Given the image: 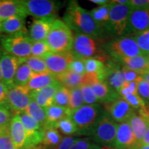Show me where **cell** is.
<instances>
[{"label":"cell","instance_id":"obj_1","mask_svg":"<svg viewBox=\"0 0 149 149\" xmlns=\"http://www.w3.org/2000/svg\"><path fill=\"white\" fill-rule=\"evenodd\" d=\"M63 21L74 33L102 39L106 33L93 19L90 11L80 6L77 1H68Z\"/></svg>","mask_w":149,"mask_h":149},{"label":"cell","instance_id":"obj_2","mask_svg":"<svg viewBox=\"0 0 149 149\" xmlns=\"http://www.w3.org/2000/svg\"><path fill=\"white\" fill-rule=\"evenodd\" d=\"M74 58L86 59L97 58L106 62L103 41L89 35L74 33L71 51Z\"/></svg>","mask_w":149,"mask_h":149},{"label":"cell","instance_id":"obj_3","mask_svg":"<svg viewBox=\"0 0 149 149\" xmlns=\"http://www.w3.org/2000/svg\"><path fill=\"white\" fill-rule=\"evenodd\" d=\"M74 35L64 21L56 19L52 25L46 42L52 53H62L71 51Z\"/></svg>","mask_w":149,"mask_h":149},{"label":"cell","instance_id":"obj_4","mask_svg":"<svg viewBox=\"0 0 149 149\" xmlns=\"http://www.w3.org/2000/svg\"><path fill=\"white\" fill-rule=\"evenodd\" d=\"M103 113L102 108L99 104H84L72 111L70 117L78 128V135H89Z\"/></svg>","mask_w":149,"mask_h":149},{"label":"cell","instance_id":"obj_5","mask_svg":"<svg viewBox=\"0 0 149 149\" xmlns=\"http://www.w3.org/2000/svg\"><path fill=\"white\" fill-rule=\"evenodd\" d=\"M0 44L5 52L18 58L26 59L31 56L33 41L28 32L3 35L0 37Z\"/></svg>","mask_w":149,"mask_h":149},{"label":"cell","instance_id":"obj_6","mask_svg":"<svg viewBox=\"0 0 149 149\" xmlns=\"http://www.w3.org/2000/svg\"><path fill=\"white\" fill-rule=\"evenodd\" d=\"M104 50L113 60L141 55V51L133 37H117L104 44Z\"/></svg>","mask_w":149,"mask_h":149},{"label":"cell","instance_id":"obj_7","mask_svg":"<svg viewBox=\"0 0 149 149\" xmlns=\"http://www.w3.org/2000/svg\"><path fill=\"white\" fill-rule=\"evenodd\" d=\"M118 124L113 120L107 113H104L93 126L89 135L93 141L100 146L112 147L114 143Z\"/></svg>","mask_w":149,"mask_h":149},{"label":"cell","instance_id":"obj_8","mask_svg":"<svg viewBox=\"0 0 149 149\" xmlns=\"http://www.w3.org/2000/svg\"><path fill=\"white\" fill-rule=\"evenodd\" d=\"M26 16L34 19L55 18L62 2L53 0H19Z\"/></svg>","mask_w":149,"mask_h":149},{"label":"cell","instance_id":"obj_9","mask_svg":"<svg viewBox=\"0 0 149 149\" xmlns=\"http://www.w3.org/2000/svg\"><path fill=\"white\" fill-rule=\"evenodd\" d=\"M132 8L129 4L110 3L109 22L107 33L122 37L127 26Z\"/></svg>","mask_w":149,"mask_h":149},{"label":"cell","instance_id":"obj_10","mask_svg":"<svg viewBox=\"0 0 149 149\" xmlns=\"http://www.w3.org/2000/svg\"><path fill=\"white\" fill-rule=\"evenodd\" d=\"M31 94L27 86L13 85L8 88L6 105L14 114L25 111L33 100Z\"/></svg>","mask_w":149,"mask_h":149},{"label":"cell","instance_id":"obj_11","mask_svg":"<svg viewBox=\"0 0 149 149\" xmlns=\"http://www.w3.org/2000/svg\"><path fill=\"white\" fill-rule=\"evenodd\" d=\"M148 29H149V8H133L123 36H130Z\"/></svg>","mask_w":149,"mask_h":149},{"label":"cell","instance_id":"obj_12","mask_svg":"<svg viewBox=\"0 0 149 149\" xmlns=\"http://www.w3.org/2000/svg\"><path fill=\"white\" fill-rule=\"evenodd\" d=\"M23 63V59L10 55L5 51L0 52V65H1L2 82L10 88L13 85L15 75L19 66Z\"/></svg>","mask_w":149,"mask_h":149},{"label":"cell","instance_id":"obj_13","mask_svg":"<svg viewBox=\"0 0 149 149\" xmlns=\"http://www.w3.org/2000/svg\"><path fill=\"white\" fill-rule=\"evenodd\" d=\"M107 113L115 122H128L132 115L136 111L126 100L120 97L109 103L104 104Z\"/></svg>","mask_w":149,"mask_h":149},{"label":"cell","instance_id":"obj_14","mask_svg":"<svg viewBox=\"0 0 149 149\" xmlns=\"http://www.w3.org/2000/svg\"><path fill=\"white\" fill-rule=\"evenodd\" d=\"M48 69L56 76L68 70L70 63L74 59L71 52L56 53L51 52L44 57Z\"/></svg>","mask_w":149,"mask_h":149},{"label":"cell","instance_id":"obj_15","mask_svg":"<svg viewBox=\"0 0 149 149\" xmlns=\"http://www.w3.org/2000/svg\"><path fill=\"white\" fill-rule=\"evenodd\" d=\"M135 135L137 146L140 144L149 125V107L136 111L128 120Z\"/></svg>","mask_w":149,"mask_h":149},{"label":"cell","instance_id":"obj_16","mask_svg":"<svg viewBox=\"0 0 149 149\" xmlns=\"http://www.w3.org/2000/svg\"><path fill=\"white\" fill-rule=\"evenodd\" d=\"M137 146V141L129 123L125 122L119 124L112 147L114 149H133Z\"/></svg>","mask_w":149,"mask_h":149},{"label":"cell","instance_id":"obj_17","mask_svg":"<svg viewBox=\"0 0 149 149\" xmlns=\"http://www.w3.org/2000/svg\"><path fill=\"white\" fill-rule=\"evenodd\" d=\"M86 84L90 85L100 103L107 104L120 97L118 93L112 90L104 81L91 79L86 76Z\"/></svg>","mask_w":149,"mask_h":149},{"label":"cell","instance_id":"obj_18","mask_svg":"<svg viewBox=\"0 0 149 149\" xmlns=\"http://www.w3.org/2000/svg\"><path fill=\"white\" fill-rule=\"evenodd\" d=\"M55 19V18L34 19L28 32L33 42L46 41Z\"/></svg>","mask_w":149,"mask_h":149},{"label":"cell","instance_id":"obj_19","mask_svg":"<svg viewBox=\"0 0 149 149\" xmlns=\"http://www.w3.org/2000/svg\"><path fill=\"white\" fill-rule=\"evenodd\" d=\"M108 71L104 81L113 90L118 93L126 82L122 68L120 65L112 59L107 62Z\"/></svg>","mask_w":149,"mask_h":149},{"label":"cell","instance_id":"obj_20","mask_svg":"<svg viewBox=\"0 0 149 149\" xmlns=\"http://www.w3.org/2000/svg\"><path fill=\"white\" fill-rule=\"evenodd\" d=\"M61 86V84L57 81L49 86L40 90L31 91V98L41 107L46 109V108L53 105L56 93Z\"/></svg>","mask_w":149,"mask_h":149},{"label":"cell","instance_id":"obj_21","mask_svg":"<svg viewBox=\"0 0 149 149\" xmlns=\"http://www.w3.org/2000/svg\"><path fill=\"white\" fill-rule=\"evenodd\" d=\"M10 135L16 149H24L27 136L25 128L18 113L13 114L8 126Z\"/></svg>","mask_w":149,"mask_h":149},{"label":"cell","instance_id":"obj_22","mask_svg":"<svg viewBox=\"0 0 149 149\" xmlns=\"http://www.w3.org/2000/svg\"><path fill=\"white\" fill-rule=\"evenodd\" d=\"M86 75L91 79L104 81L108 71V65L101 59L88 58L84 59Z\"/></svg>","mask_w":149,"mask_h":149},{"label":"cell","instance_id":"obj_23","mask_svg":"<svg viewBox=\"0 0 149 149\" xmlns=\"http://www.w3.org/2000/svg\"><path fill=\"white\" fill-rule=\"evenodd\" d=\"M15 16L27 17L19 0H0V20L3 22Z\"/></svg>","mask_w":149,"mask_h":149},{"label":"cell","instance_id":"obj_24","mask_svg":"<svg viewBox=\"0 0 149 149\" xmlns=\"http://www.w3.org/2000/svg\"><path fill=\"white\" fill-rule=\"evenodd\" d=\"M113 61L119 65H121L122 67L137 72L140 75L148 70V59L146 57L142 55L133 57L121 58Z\"/></svg>","mask_w":149,"mask_h":149},{"label":"cell","instance_id":"obj_25","mask_svg":"<svg viewBox=\"0 0 149 149\" xmlns=\"http://www.w3.org/2000/svg\"><path fill=\"white\" fill-rule=\"evenodd\" d=\"M57 81H58L55 74L50 71L40 72V73L34 72L26 86L30 91H35L49 86Z\"/></svg>","mask_w":149,"mask_h":149},{"label":"cell","instance_id":"obj_26","mask_svg":"<svg viewBox=\"0 0 149 149\" xmlns=\"http://www.w3.org/2000/svg\"><path fill=\"white\" fill-rule=\"evenodd\" d=\"M25 19L21 16H15L1 22V33L12 35L15 33L28 32L26 27Z\"/></svg>","mask_w":149,"mask_h":149},{"label":"cell","instance_id":"obj_27","mask_svg":"<svg viewBox=\"0 0 149 149\" xmlns=\"http://www.w3.org/2000/svg\"><path fill=\"white\" fill-rule=\"evenodd\" d=\"M57 81L61 84V86L66 87L68 89H72L80 87L85 84L86 81V74H79L70 71L66 70L59 75L56 76Z\"/></svg>","mask_w":149,"mask_h":149},{"label":"cell","instance_id":"obj_28","mask_svg":"<svg viewBox=\"0 0 149 149\" xmlns=\"http://www.w3.org/2000/svg\"><path fill=\"white\" fill-rule=\"evenodd\" d=\"M45 111L46 114V120H47V124H46L45 128L54 127L56 123L65 118V117H70V115L69 110L68 109L59 107V106L55 105V104H53L51 107L46 108Z\"/></svg>","mask_w":149,"mask_h":149},{"label":"cell","instance_id":"obj_29","mask_svg":"<svg viewBox=\"0 0 149 149\" xmlns=\"http://www.w3.org/2000/svg\"><path fill=\"white\" fill-rule=\"evenodd\" d=\"M110 3L104 6H100L92 9L90 11L91 16L97 24L103 29L107 33V30L109 22Z\"/></svg>","mask_w":149,"mask_h":149},{"label":"cell","instance_id":"obj_30","mask_svg":"<svg viewBox=\"0 0 149 149\" xmlns=\"http://www.w3.org/2000/svg\"><path fill=\"white\" fill-rule=\"evenodd\" d=\"M63 137L57 129L54 127L44 128V137L41 145L44 149H52L58 146Z\"/></svg>","mask_w":149,"mask_h":149},{"label":"cell","instance_id":"obj_31","mask_svg":"<svg viewBox=\"0 0 149 149\" xmlns=\"http://www.w3.org/2000/svg\"><path fill=\"white\" fill-rule=\"evenodd\" d=\"M25 112L32 117L33 120L38 122L43 128H45L47 124L45 109H43L35 101L32 100Z\"/></svg>","mask_w":149,"mask_h":149},{"label":"cell","instance_id":"obj_32","mask_svg":"<svg viewBox=\"0 0 149 149\" xmlns=\"http://www.w3.org/2000/svg\"><path fill=\"white\" fill-rule=\"evenodd\" d=\"M33 72L29 66L23 62L19 66L13 80V85L26 86L33 76Z\"/></svg>","mask_w":149,"mask_h":149},{"label":"cell","instance_id":"obj_33","mask_svg":"<svg viewBox=\"0 0 149 149\" xmlns=\"http://www.w3.org/2000/svg\"><path fill=\"white\" fill-rule=\"evenodd\" d=\"M54 127L61 133L67 136H71L79 133L78 128L70 117H65L59 121L55 124Z\"/></svg>","mask_w":149,"mask_h":149},{"label":"cell","instance_id":"obj_34","mask_svg":"<svg viewBox=\"0 0 149 149\" xmlns=\"http://www.w3.org/2000/svg\"><path fill=\"white\" fill-rule=\"evenodd\" d=\"M22 59H23V62L26 63L35 73H40V72L49 71L46 61L42 57L30 56L27 58Z\"/></svg>","mask_w":149,"mask_h":149},{"label":"cell","instance_id":"obj_35","mask_svg":"<svg viewBox=\"0 0 149 149\" xmlns=\"http://www.w3.org/2000/svg\"><path fill=\"white\" fill-rule=\"evenodd\" d=\"M137 43L141 55L148 57L149 56V29L132 35Z\"/></svg>","mask_w":149,"mask_h":149},{"label":"cell","instance_id":"obj_36","mask_svg":"<svg viewBox=\"0 0 149 149\" xmlns=\"http://www.w3.org/2000/svg\"><path fill=\"white\" fill-rule=\"evenodd\" d=\"M84 101L81 94L80 87L70 89V100L68 109L71 113L74 110L79 109L84 105Z\"/></svg>","mask_w":149,"mask_h":149},{"label":"cell","instance_id":"obj_37","mask_svg":"<svg viewBox=\"0 0 149 149\" xmlns=\"http://www.w3.org/2000/svg\"><path fill=\"white\" fill-rule=\"evenodd\" d=\"M70 100V89L61 86L56 93L53 104L68 109Z\"/></svg>","mask_w":149,"mask_h":149},{"label":"cell","instance_id":"obj_38","mask_svg":"<svg viewBox=\"0 0 149 149\" xmlns=\"http://www.w3.org/2000/svg\"><path fill=\"white\" fill-rule=\"evenodd\" d=\"M50 53L51 50L46 41L33 42L32 47H31V56L44 58Z\"/></svg>","mask_w":149,"mask_h":149},{"label":"cell","instance_id":"obj_39","mask_svg":"<svg viewBox=\"0 0 149 149\" xmlns=\"http://www.w3.org/2000/svg\"><path fill=\"white\" fill-rule=\"evenodd\" d=\"M0 149H16L11 139L8 126L0 128Z\"/></svg>","mask_w":149,"mask_h":149},{"label":"cell","instance_id":"obj_40","mask_svg":"<svg viewBox=\"0 0 149 149\" xmlns=\"http://www.w3.org/2000/svg\"><path fill=\"white\" fill-rule=\"evenodd\" d=\"M80 90H81V94L84 101L85 104L88 105H92V104H99V100L93 92V89L88 84H83L80 86Z\"/></svg>","mask_w":149,"mask_h":149},{"label":"cell","instance_id":"obj_41","mask_svg":"<svg viewBox=\"0 0 149 149\" xmlns=\"http://www.w3.org/2000/svg\"><path fill=\"white\" fill-rule=\"evenodd\" d=\"M70 149H110L109 147L100 146L89 139H78Z\"/></svg>","mask_w":149,"mask_h":149},{"label":"cell","instance_id":"obj_42","mask_svg":"<svg viewBox=\"0 0 149 149\" xmlns=\"http://www.w3.org/2000/svg\"><path fill=\"white\" fill-rule=\"evenodd\" d=\"M124 100H126L130 106L135 109V111L146 109L147 107V104L145 103L144 100L138 95V94L128 95L124 97H123Z\"/></svg>","mask_w":149,"mask_h":149},{"label":"cell","instance_id":"obj_43","mask_svg":"<svg viewBox=\"0 0 149 149\" xmlns=\"http://www.w3.org/2000/svg\"><path fill=\"white\" fill-rule=\"evenodd\" d=\"M137 94L145 103L149 104V84L141 76L137 81Z\"/></svg>","mask_w":149,"mask_h":149},{"label":"cell","instance_id":"obj_44","mask_svg":"<svg viewBox=\"0 0 149 149\" xmlns=\"http://www.w3.org/2000/svg\"><path fill=\"white\" fill-rule=\"evenodd\" d=\"M13 115L12 112L6 104L0 105V128L9 126Z\"/></svg>","mask_w":149,"mask_h":149},{"label":"cell","instance_id":"obj_45","mask_svg":"<svg viewBox=\"0 0 149 149\" xmlns=\"http://www.w3.org/2000/svg\"><path fill=\"white\" fill-rule=\"evenodd\" d=\"M137 81H131V82L126 81L118 93L120 97L123 98L128 95L137 94Z\"/></svg>","mask_w":149,"mask_h":149},{"label":"cell","instance_id":"obj_46","mask_svg":"<svg viewBox=\"0 0 149 149\" xmlns=\"http://www.w3.org/2000/svg\"><path fill=\"white\" fill-rule=\"evenodd\" d=\"M68 70L74 72V73L84 75V74H86L84 60L81 59L74 58V60L70 64Z\"/></svg>","mask_w":149,"mask_h":149},{"label":"cell","instance_id":"obj_47","mask_svg":"<svg viewBox=\"0 0 149 149\" xmlns=\"http://www.w3.org/2000/svg\"><path fill=\"white\" fill-rule=\"evenodd\" d=\"M77 137L74 136H65L63 137L62 140L59 143L58 146L52 149H70L73 144L78 140Z\"/></svg>","mask_w":149,"mask_h":149},{"label":"cell","instance_id":"obj_48","mask_svg":"<svg viewBox=\"0 0 149 149\" xmlns=\"http://www.w3.org/2000/svg\"><path fill=\"white\" fill-rule=\"evenodd\" d=\"M122 68L124 74V78H125L126 81H127V82L137 81L139 78L140 77V74L133 70L128 69V68H124V67H122Z\"/></svg>","mask_w":149,"mask_h":149},{"label":"cell","instance_id":"obj_49","mask_svg":"<svg viewBox=\"0 0 149 149\" xmlns=\"http://www.w3.org/2000/svg\"><path fill=\"white\" fill-rule=\"evenodd\" d=\"M129 5L134 8H149V0H130Z\"/></svg>","mask_w":149,"mask_h":149},{"label":"cell","instance_id":"obj_50","mask_svg":"<svg viewBox=\"0 0 149 149\" xmlns=\"http://www.w3.org/2000/svg\"><path fill=\"white\" fill-rule=\"evenodd\" d=\"M8 91V88L7 86L2 81H0V105H4L6 104Z\"/></svg>","mask_w":149,"mask_h":149},{"label":"cell","instance_id":"obj_51","mask_svg":"<svg viewBox=\"0 0 149 149\" xmlns=\"http://www.w3.org/2000/svg\"><path fill=\"white\" fill-rule=\"evenodd\" d=\"M139 145H149V125L148 128H147L146 133L145 134L144 137H143Z\"/></svg>","mask_w":149,"mask_h":149},{"label":"cell","instance_id":"obj_52","mask_svg":"<svg viewBox=\"0 0 149 149\" xmlns=\"http://www.w3.org/2000/svg\"><path fill=\"white\" fill-rule=\"evenodd\" d=\"M90 1L93 3L99 5V6L109 4V3H111V1H108V0H90Z\"/></svg>","mask_w":149,"mask_h":149},{"label":"cell","instance_id":"obj_53","mask_svg":"<svg viewBox=\"0 0 149 149\" xmlns=\"http://www.w3.org/2000/svg\"><path fill=\"white\" fill-rule=\"evenodd\" d=\"M112 2L122 5L129 4V1H128V0H114V1H112Z\"/></svg>","mask_w":149,"mask_h":149},{"label":"cell","instance_id":"obj_54","mask_svg":"<svg viewBox=\"0 0 149 149\" xmlns=\"http://www.w3.org/2000/svg\"><path fill=\"white\" fill-rule=\"evenodd\" d=\"M141 77L143 78L144 80H146V81H147L149 84V70H148V71L145 72L144 73L141 74Z\"/></svg>","mask_w":149,"mask_h":149},{"label":"cell","instance_id":"obj_55","mask_svg":"<svg viewBox=\"0 0 149 149\" xmlns=\"http://www.w3.org/2000/svg\"><path fill=\"white\" fill-rule=\"evenodd\" d=\"M133 149H149V145H138Z\"/></svg>","mask_w":149,"mask_h":149},{"label":"cell","instance_id":"obj_56","mask_svg":"<svg viewBox=\"0 0 149 149\" xmlns=\"http://www.w3.org/2000/svg\"><path fill=\"white\" fill-rule=\"evenodd\" d=\"M0 81H2V74H1V65H0Z\"/></svg>","mask_w":149,"mask_h":149},{"label":"cell","instance_id":"obj_57","mask_svg":"<svg viewBox=\"0 0 149 149\" xmlns=\"http://www.w3.org/2000/svg\"><path fill=\"white\" fill-rule=\"evenodd\" d=\"M1 37V21L0 20V37Z\"/></svg>","mask_w":149,"mask_h":149},{"label":"cell","instance_id":"obj_58","mask_svg":"<svg viewBox=\"0 0 149 149\" xmlns=\"http://www.w3.org/2000/svg\"><path fill=\"white\" fill-rule=\"evenodd\" d=\"M147 59H148V70H149V56L147 57Z\"/></svg>","mask_w":149,"mask_h":149}]
</instances>
